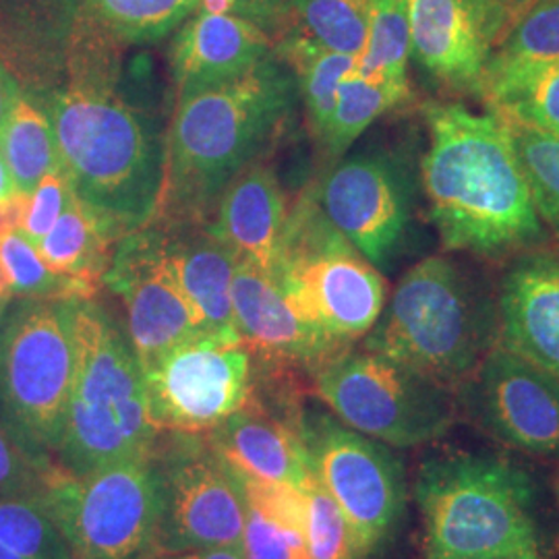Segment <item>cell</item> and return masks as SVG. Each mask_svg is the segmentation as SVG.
<instances>
[{
  "label": "cell",
  "mask_w": 559,
  "mask_h": 559,
  "mask_svg": "<svg viewBox=\"0 0 559 559\" xmlns=\"http://www.w3.org/2000/svg\"><path fill=\"white\" fill-rule=\"evenodd\" d=\"M297 96V80L276 52L239 78L179 94L160 201L147 224L207 226L226 187L278 140Z\"/></svg>",
  "instance_id": "1"
},
{
  "label": "cell",
  "mask_w": 559,
  "mask_h": 559,
  "mask_svg": "<svg viewBox=\"0 0 559 559\" xmlns=\"http://www.w3.org/2000/svg\"><path fill=\"white\" fill-rule=\"evenodd\" d=\"M425 119L429 150L420 175L441 245L496 255L539 239L543 221L508 120L454 102L425 106Z\"/></svg>",
  "instance_id": "2"
},
{
  "label": "cell",
  "mask_w": 559,
  "mask_h": 559,
  "mask_svg": "<svg viewBox=\"0 0 559 559\" xmlns=\"http://www.w3.org/2000/svg\"><path fill=\"white\" fill-rule=\"evenodd\" d=\"M36 98L78 200L122 237L152 221L164 187L166 133L122 96L120 78L69 80Z\"/></svg>",
  "instance_id": "3"
},
{
  "label": "cell",
  "mask_w": 559,
  "mask_h": 559,
  "mask_svg": "<svg viewBox=\"0 0 559 559\" xmlns=\"http://www.w3.org/2000/svg\"><path fill=\"white\" fill-rule=\"evenodd\" d=\"M158 436L127 332L98 300L75 299V380L57 464L69 475H87L147 460Z\"/></svg>",
  "instance_id": "4"
},
{
  "label": "cell",
  "mask_w": 559,
  "mask_h": 559,
  "mask_svg": "<svg viewBox=\"0 0 559 559\" xmlns=\"http://www.w3.org/2000/svg\"><path fill=\"white\" fill-rule=\"evenodd\" d=\"M496 342L498 300L459 261L433 255L402 276L362 348L454 388Z\"/></svg>",
  "instance_id": "5"
},
{
  "label": "cell",
  "mask_w": 559,
  "mask_h": 559,
  "mask_svg": "<svg viewBox=\"0 0 559 559\" xmlns=\"http://www.w3.org/2000/svg\"><path fill=\"white\" fill-rule=\"evenodd\" d=\"M415 501L427 554H540L533 479L498 454L445 452L423 460Z\"/></svg>",
  "instance_id": "6"
},
{
  "label": "cell",
  "mask_w": 559,
  "mask_h": 559,
  "mask_svg": "<svg viewBox=\"0 0 559 559\" xmlns=\"http://www.w3.org/2000/svg\"><path fill=\"white\" fill-rule=\"evenodd\" d=\"M272 278L300 318L340 346L367 336L385 307V280L325 218L316 189L288 207Z\"/></svg>",
  "instance_id": "7"
},
{
  "label": "cell",
  "mask_w": 559,
  "mask_h": 559,
  "mask_svg": "<svg viewBox=\"0 0 559 559\" xmlns=\"http://www.w3.org/2000/svg\"><path fill=\"white\" fill-rule=\"evenodd\" d=\"M73 380L75 299L11 300L0 323V420L46 459L57 456Z\"/></svg>",
  "instance_id": "8"
},
{
  "label": "cell",
  "mask_w": 559,
  "mask_h": 559,
  "mask_svg": "<svg viewBox=\"0 0 559 559\" xmlns=\"http://www.w3.org/2000/svg\"><path fill=\"white\" fill-rule=\"evenodd\" d=\"M311 378L336 419L392 448L438 441L456 423L450 385L365 348L342 350Z\"/></svg>",
  "instance_id": "9"
},
{
  "label": "cell",
  "mask_w": 559,
  "mask_h": 559,
  "mask_svg": "<svg viewBox=\"0 0 559 559\" xmlns=\"http://www.w3.org/2000/svg\"><path fill=\"white\" fill-rule=\"evenodd\" d=\"M34 500L57 524L73 559H150L156 551L158 493L150 460L87 475L57 466Z\"/></svg>",
  "instance_id": "10"
},
{
  "label": "cell",
  "mask_w": 559,
  "mask_h": 559,
  "mask_svg": "<svg viewBox=\"0 0 559 559\" xmlns=\"http://www.w3.org/2000/svg\"><path fill=\"white\" fill-rule=\"evenodd\" d=\"M147 460L158 493L154 556L195 549L242 551V485L207 436L160 431Z\"/></svg>",
  "instance_id": "11"
},
{
  "label": "cell",
  "mask_w": 559,
  "mask_h": 559,
  "mask_svg": "<svg viewBox=\"0 0 559 559\" xmlns=\"http://www.w3.org/2000/svg\"><path fill=\"white\" fill-rule=\"evenodd\" d=\"M141 371L158 431L207 436L251 399L255 353L239 332H201Z\"/></svg>",
  "instance_id": "12"
},
{
  "label": "cell",
  "mask_w": 559,
  "mask_h": 559,
  "mask_svg": "<svg viewBox=\"0 0 559 559\" xmlns=\"http://www.w3.org/2000/svg\"><path fill=\"white\" fill-rule=\"evenodd\" d=\"M302 441L311 475L336 501L367 556L394 535L406 510L404 468L390 445L328 413H307Z\"/></svg>",
  "instance_id": "13"
},
{
  "label": "cell",
  "mask_w": 559,
  "mask_h": 559,
  "mask_svg": "<svg viewBox=\"0 0 559 559\" xmlns=\"http://www.w3.org/2000/svg\"><path fill=\"white\" fill-rule=\"evenodd\" d=\"M127 311V338L141 369L187 340L207 332L166 258L164 230L145 224L122 237L104 274Z\"/></svg>",
  "instance_id": "14"
},
{
  "label": "cell",
  "mask_w": 559,
  "mask_h": 559,
  "mask_svg": "<svg viewBox=\"0 0 559 559\" xmlns=\"http://www.w3.org/2000/svg\"><path fill=\"white\" fill-rule=\"evenodd\" d=\"M466 383V408L493 440L559 460V380L500 342Z\"/></svg>",
  "instance_id": "15"
},
{
  "label": "cell",
  "mask_w": 559,
  "mask_h": 559,
  "mask_svg": "<svg viewBox=\"0 0 559 559\" xmlns=\"http://www.w3.org/2000/svg\"><path fill=\"white\" fill-rule=\"evenodd\" d=\"M325 218L373 265H383L411 222V185L388 154L338 162L316 189Z\"/></svg>",
  "instance_id": "16"
},
{
  "label": "cell",
  "mask_w": 559,
  "mask_h": 559,
  "mask_svg": "<svg viewBox=\"0 0 559 559\" xmlns=\"http://www.w3.org/2000/svg\"><path fill=\"white\" fill-rule=\"evenodd\" d=\"M233 320L240 338L260 357L284 362L309 376L350 348L340 346L302 320L278 282L240 258L233 278Z\"/></svg>",
  "instance_id": "17"
},
{
  "label": "cell",
  "mask_w": 559,
  "mask_h": 559,
  "mask_svg": "<svg viewBox=\"0 0 559 559\" xmlns=\"http://www.w3.org/2000/svg\"><path fill=\"white\" fill-rule=\"evenodd\" d=\"M276 52L274 34L255 20L201 4L182 21L170 44L179 94L239 78Z\"/></svg>",
  "instance_id": "18"
},
{
  "label": "cell",
  "mask_w": 559,
  "mask_h": 559,
  "mask_svg": "<svg viewBox=\"0 0 559 559\" xmlns=\"http://www.w3.org/2000/svg\"><path fill=\"white\" fill-rule=\"evenodd\" d=\"M500 344L559 380V255H531L501 282Z\"/></svg>",
  "instance_id": "19"
},
{
  "label": "cell",
  "mask_w": 559,
  "mask_h": 559,
  "mask_svg": "<svg viewBox=\"0 0 559 559\" xmlns=\"http://www.w3.org/2000/svg\"><path fill=\"white\" fill-rule=\"evenodd\" d=\"M411 57L441 83L480 92L491 46L466 0H406Z\"/></svg>",
  "instance_id": "20"
},
{
  "label": "cell",
  "mask_w": 559,
  "mask_h": 559,
  "mask_svg": "<svg viewBox=\"0 0 559 559\" xmlns=\"http://www.w3.org/2000/svg\"><path fill=\"white\" fill-rule=\"evenodd\" d=\"M207 440L245 479L300 489L311 477L302 423L278 417L253 402L210 431Z\"/></svg>",
  "instance_id": "21"
},
{
  "label": "cell",
  "mask_w": 559,
  "mask_h": 559,
  "mask_svg": "<svg viewBox=\"0 0 559 559\" xmlns=\"http://www.w3.org/2000/svg\"><path fill=\"white\" fill-rule=\"evenodd\" d=\"M288 203L274 168L253 162L222 193L207 230L224 240L240 260L272 276Z\"/></svg>",
  "instance_id": "22"
},
{
  "label": "cell",
  "mask_w": 559,
  "mask_h": 559,
  "mask_svg": "<svg viewBox=\"0 0 559 559\" xmlns=\"http://www.w3.org/2000/svg\"><path fill=\"white\" fill-rule=\"evenodd\" d=\"M160 228V226H158ZM166 258L185 297L207 332H237L233 320V278L237 253L207 226L162 228Z\"/></svg>",
  "instance_id": "23"
},
{
  "label": "cell",
  "mask_w": 559,
  "mask_h": 559,
  "mask_svg": "<svg viewBox=\"0 0 559 559\" xmlns=\"http://www.w3.org/2000/svg\"><path fill=\"white\" fill-rule=\"evenodd\" d=\"M75 11L80 38H106L120 48L154 44L177 32L205 0H67ZM245 15L260 21L274 38L280 25L258 0H239Z\"/></svg>",
  "instance_id": "24"
},
{
  "label": "cell",
  "mask_w": 559,
  "mask_h": 559,
  "mask_svg": "<svg viewBox=\"0 0 559 559\" xmlns=\"http://www.w3.org/2000/svg\"><path fill=\"white\" fill-rule=\"evenodd\" d=\"M120 239L122 235L112 224L73 193L62 216L36 249L55 274L80 280L98 293Z\"/></svg>",
  "instance_id": "25"
},
{
  "label": "cell",
  "mask_w": 559,
  "mask_h": 559,
  "mask_svg": "<svg viewBox=\"0 0 559 559\" xmlns=\"http://www.w3.org/2000/svg\"><path fill=\"white\" fill-rule=\"evenodd\" d=\"M247 501L245 559H313L305 539V498L290 485L240 477Z\"/></svg>",
  "instance_id": "26"
},
{
  "label": "cell",
  "mask_w": 559,
  "mask_h": 559,
  "mask_svg": "<svg viewBox=\"0 0 559 559\" xmlns=\"http://www.w3.org/2000/svg\"><path fill=\"white\" fill-rule=\"evenodd\" d=\"M276 55L293 71L307 110L309 129L313 138L320 140L332 115L340 81L359 69V59L334 52L288 29L276 40Z\"/></svg>",
  "instance_id": "27"
},
{
  "label": "cell",
  "mask_w": 559,
  "mask_h": 559,
  "mask_svg": "<svg viewBox=\"0 0 559 559\" xmlns=\"http://www.w3.org/2000/svg\"><path fill=\"white\" fill-rule=\"evenodd\" d=\"M0 156L21 193H32L60 164L50 117L40 100L23 90L0 127Z\"/></svg>",
  "instance_id": "28"
},
{
  "label": "cell",
  "mask_w": 559,
  "mask_h": 559,
  "mask_svg": "<svg viewBox=\"0 0 559 559\" xmlns=\"http://www.w3.org/2000/svg\"><path fill=\"white\" fill-rule=\"evenodd\" d=\"M369 36L359 59V71L381 85L400 102L408 100L411 87L406 64L411 57L406 0H367Z\"/></svg>",
  "instance_id": "29"
},
{
  "label": "cell",
  "mask_w": 559,
  "mask_h": 559,
  "mask_svg": "<svg viewBox=\"0 0 559 559\" xmlns=\"http://www.w3.org/2000/svg\"><path fill=\"white\" fill-rule=\"evenodd\" d=\"M554 62H559V0H543L491 50L483 85Z\"/></svg>",
  "instance_id": "30"
},
{
  "label": "cell",
  "mask_w": 559,
  "mask_h": 559,
  "mask_svg": "<svg viewBox=\"0 0 559 559\" xmlns=\"http://www.w3.org/2000/svg\"><path fill=\"white\" fill-rule=\"evenodd\" d=\"M286 29L360 59L369 36V7L367 0H290Z\"/></svg>",
  "instance_id": "31"
},
{
  "label": "cell",
  "mask_w": 559,
  "mask_h": 559,
  "mask_svg": "<svg viewBox=\"0 0 559 559\" xmlns=\"http://www.w3.org/2000/svg\"><path fill=\"white\" fill-rule=\"evenodd\" d=\"M480 94L503 119L559 135V62L491 81Z\"/></svg>",
  "instance_id": "32"
},
{
  "label": "cell",
  "mask_w": 559,
  "mask_h": 559,
  "mask_svg": "<svg viewBox=\"0 0 559 559\" xmlns=\"http://www.w3.org/2000/svg\"><path fill=\"white\" fill-rule=\"evenodd\" d=\"M396 106H400V102L380 81L362 75L357 69L340 81L332 115L318 140L323 152L338 158L376 120Z\"/></svg>",
  "instance_id": "33"
},
{
  "label": "cell",
  "mask_w": 559,
  "mask_h": 559,
  "mask_svg": "<svg viewBox=\"0 0 559 559\" xmlns=\"http://www.w3.org/2000/svg\"><path fill=\"white\" fill-rule=\"evenodd\" d=\"M0 270L13 299H94L96 295L80 280L55 274L21 230L0 237Z\"/></svg>",
  "instance_id": "34"
},
{
  "label": "cell",
  "mask_w": 559,
  "mask_h": 559,
  "mask_svg": "<svg viewBox=\"0 0 559 559\" xmlns=\"http://www.w3.org/2000/svg\"><path fill=\"white\" fill-rule=\"evenodd\" d=\"M508 120L540 221L559 228V135Z\"/></svg>",
  "instance_id": "35"
},
{
  "label": "cell",
  "mask_w": 559,
  "mask_h": 559,
  "mask_svg": "<svg viewBox=\"0 0 559 559\" xmlns=\"http://www.w3.org/2000/svg\"><path fill=\"white\" fill-rule=\"evenodd\" d=\"M0 543L23 559H73L57 524L29 496L0 498Z\"/></svg>",
  "instance_id": "36"
},
{
  "label": "cell",
  "mask_w": 559,
  "mask_h": 559,
  "mask_svg": "<svg viewBox=\"0 0 559 559\" xmlns=\"http://www.w3.org/2000/svg\"><path fill=\"white\" fill-rule=\"evenodd\" d=\"M305 498V539L313 559H367L357 533L338 503L313 475L300 487Z\"/></svg>",
  "instance_id": "37"
},
{
  "label": "cell",
  "mask_w": 559,
  "mask_h": 559,
  "mask_svg": "<svg viewBox=\"0 0 559 559\" xmlns=\"http://www.w3.org/2000/svg\"><path fill=\"white\" fill-rule=\"evenodd\" d=\"M57 462L29 450L0 420V498H34L57 471Z\"/></svg>",
  "instance_id": "38"
},
{
  "label": "cell",
  "mask_w": 559,
  "mask_h": 559,
  "mask_svg": "<svg viewBox=\"0 0 559 559\" xmlns=\"http://www.w3.org/2000/svg\"><path fill=\"white\" fill-rule=\"evenodd\" d=\"M71 195H73L71 182L59 164L29 193L25 218L21 226V233L27 237V240L38 245L48 235V230L57 224L64 207L69 205Z\"/></svg>",
  "instance_id": "39"
},
{
  "label": "cell",
  "mask_w": 559,
  "mask_h": 559,
  "mask_svg": "<svg viewBox=\"0 0 559 559\" xmlns=\"http://www.w3.org/2000/svg\"><path fill=\"white\" fill-rule=\"evenodd\" d=\"M539 2L543 0H500L498 13H496V25H493V48L503 40L510 27Z\"/></svg>",
  "instance_id": "40"
},
{
  "label": "cell",
  "mask_w": 559,
  "mask_h": 559,
  "mask_svg": "<svg viewBox=\"0 0 559 559\" xmlns=\"http://www.w3.org/2000/svg\"><path fill=\"white\" fill-rule=\"evenodd\" d=\"M27 201H29V193H21L17 189L0 200V237L21 230Z\"/></svg>",
  "instance_id": "41"
},
{
  "label": "cell",
  "mask_w": 559,
  "mask_h": 559,
  "mask_svg": "<svg viewBox=\"0 0 559 559\" xmlns=\"http://www.w3.org/2000/svg\"><path fill=\"white\" fill-rule=\"evenodd\" d=\"M20 81L15 80V75L9 71L4 60L0 59V127H2L4 119L9 117V112H11L15 100L20 98Z\"/></svg>",
  "instance_id": "42"
},
{
  "label": "cell",
  "mask_w": 559,
  "mask_h": 559,
  "mask_svg": "<svg viewBox=\"0 0 559 559\" xmlns=\"http://www.w3.org/2000/svg\"><path fill=\"white\" fill-rule=\"evenodd\" d=\"M466 2L473 11L475 20L479 23L485 40L489 41V46L493 50V25H496V13H498L500 0H466Z\"/></svg>",
  "instance_id": "43"
},
{
  "label": "cell",
  "mask_w": 559,
  "mask_h": 559,
  "mask_svg": "<svg viewBox=\"0 0 559 559\" xmlns=\"http://www.w3.org/2000/svg\"><path fill=\"white\" fill-rule=\"evenodd\" d=\"M150 559H245L240 549H195L179 554H156Z\"/></svg>",
  "instance_id": "44"
},
{
  "label": "cell",
  "mask_w": 559,
  "mask_h": 559,
  "mask_svg": "<svg viewBox=\"0 0 559 559\" xmlns=\"http://www.w3.org/2000/svg\"><path fill=\"white\" fill-rule=\"evenodd\" d=\"M261 7L272 15V20L276 21L280 29H286L288 23V11H290V0H258ZM282 36V34H280Z\"/></svg>",
  "instance_id": "45"
},
{
  "label": "cell",
  "mask_w": 559,
  "mask_h": 559,
  "mask_svg": "<svg viewBox=\"0 0 559 559\" xmlns=\"http://www.w3.org/2000/svg\"><path fill=\"white\" fill-rule=\"evenodd\" d=\"M427 559H540V554L533 556H522V554H506V556H438V554H427Z\"/></svg>",
  "instance_id": "46"
},
{
  "label": "cell",
  "mask_w": 559,
  "mask_h": 559,
  "mask_svg": "<svg viewBox=\"0 0 559 559\" xmlns=\"http://www.w3.org/2000/svg\"><path fill=\"white\" fill-rule=\"evenodd\" d=\"M11 191H15V185H13V180H11L7 164H4L2 156H0V200L7 198Z\"/></svg>",
  "instance_id": "47"
},
{
  "label": "cell",
  "mask_w": 559,
  "mask_h": 559,
  "mask_svg": "<svg viewBox=\"0 0 559 559\" xmlns=\"http://www.w3.org/2000/svg\"><path fill=\"white\" fill-rule=\"evenodd\" d=\"M0 559H23L21 556H17L15 551H11L7 545H2L0 543Z\"/></svg>",
  "instance_id": "48"
},
{
  "label": "cell",
  "mask_w": 559,
  "mask_h": 559,
  "mask_svg": "<svg viewBox=\"0 0 559 559\" xmlns=\"http://www.w3.org/2000/svg\"><path fill=\"white\" fill-rule=\"evenodd\" d=\"M13 299H0V323H2V318H4V311H7V307H9V302Z\"/></svg>",
  "instance_id": "49"
},
{
  "label": "cell",
  "mask_w": 559,
  "mask_h": 559,
  "mask_svg": "<svg viewBox=\"0 0 559 559\" xmlns=\"http://www.w3.org/2000/svg\"><path fill=\"white\" fill-rule=\"evenodd\" d=\"M556 500H558V510H559V473H558V479H556Z\"/></svg>",
  "instance_id": "50"
}]
</instances>
